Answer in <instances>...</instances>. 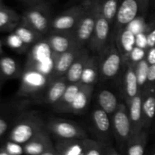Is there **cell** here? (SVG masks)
<instances>
[{
  "label": "cell",
  "mask_w": 155,
  "mask_h": 155,
  "mask_svg": "<svg viewBox=\"0 0 155 155\" xmlns=\"http://www.w3.org/2000/svg\"><path fill=\"white\" fill-rule=\"evenodd\" d=\"M146 60L149 64H155V46L148 48L146 54Z\"/></svg>",
  "instance_id": "cell-42"
},
{
  "label": "cell",
  "mask_w": 155,
  "mask_h": 155,
  "mask_svg": "<svg viewBox=\"0 0 155 155\" xmlns=\"http://www.w3.org/2000/svg\"><path fill=\"white\" fill-rule=\"evenodd\" d=\"M94 85L82 84L74 99L67 108L65 113L81 114L89 107L94 92Z\"/></svg>",
  "instance_id": "cell-17"
},
{
  "label": "cell",
  "mask_w": 155,
  "mask_h": 155,
  "mask_svg": "<svg viewBox=\"0 0 155 155\" xmlns=\"http://www.w3.org/2000/svg\"><path fill=\"white\" fill-rule=\"evenodd\" d=\"M3 53V49H2V43L1 40H0V54H2Z\"/></svg>",
  "instance_id": "cell-44"
},
{
  "label": "cell",
  "mask_w": 155,
  "mask_h": 155,
  "mask_svg": "<svg viewBox=\"0 0 155 155\" xmlns=\"http://www.w3.org/2000/svg\"><path fill=\"white\" fill-rule=\"evenodd\" d=\"M148 140V130H142L124 144L125 154L129 155L144 154Z\"/></svg>",
  "instance_id": "cell-25"
},
{
  "label": "cell",
  "mask_w": 155,
  "mask_h": 155,
  "mask_svg": "<svg viewBox=\"0 0 155 155\" xmlns=\"http://www.w3.org/2000/svg\"><path fill=\"white\" fill-rule=\"evenodd\" d=\"M45 129L58 139H85L88 135L84 129L74 121L52 117L45 122Z\"/></svg>",
  "instance_id": "cell-8"
},
{
  "label": "cell",
  "mask_w": 155,
  "mask_h": 155,
  "mask_svg": "<svg viewBox=\"0 0 155 155\" xmlns=\"http://www.w3.org/2000/svg\"><path fill=\"white\" fill-rule=\"evenodd\" d=\"M68 84L65 76L51 80L42 94V96H40V102L53 105L61 97Z\"/></svg>",
  "instance_id": "cell-18"
},
{
  "label": "cell",
  "mask_w": 155,
  "mask_h": 155,
  "mask_svg": "<svg viewBox=\"0 0 155 155\" xmlns=\"http://www.w3.org/2000/svg\"><path fill=\"white\" fill-rule=\"evenodd\" d=\"M56 54L46 39L39 41L28 51L24 68L33 69L49 76L51 79Z\"/></svg>",
  "instance_id": "cell-2"
},
{
  "label": "cell",
  "mask_w": 155,
  "mask_h": 155,
  "mask_svg": "<svg viewBox=\"0 0 155 155\" xmlns=\"http://www.w3.org/2000/svg\"><path fill=\"white\" fill-rule=\"evenodd\" d=\"M119 153L110 144L89 138L84 139L83 155H114Z\"/></svg>",
  "instance_id": "cell-28"
},
{
  "label": "cell",
  "mask_w": 155,
  "mask_h": 155,
  "mask_svg": "<svg viewBox=\"0 0 155 155\" xmlns=\"http://www.w3.org/2000/svg\"><path fill=\"white\" fill-rule=\"evenodd\" d=\"M114 41L125 64L128 61L130 52L136 46V34L125 27L115 33Z\"/></svg>",
  "instance_id": "cell-15"
},
{
  "label": "cell",
  "mask_w": 155,
  "mask_h": 155,
  "mask_svg": "<svg viewBox=\"0 0 155 155\" xmlns=\"http://www.w3.org/2000/svg\"><path fill=\"white\" fill-rule=\"evenodd\" d=\"M120 0H98V6L103 16L110 25L114 24L119 6Z\"/></svg>",
  "instance_id": "cell-32"
},
{
  "label": "cell",
  "mask_w": 155,
  "mask_h": 155,
  "mask_svg": "<svg viewBox=\"0 0 155 155\" xmlns=\"http://www.w3.org/2000/svg\"><path fill=\"white\" fill-rule=\"evenodd\" d=\"M54 147L57 155H83L84 139H58Z\"/></svg>",
  "instance_id": "cell-23"
},
{
  "label": "cell",
  "mask_w": 155,
  "mask_h": 155,
  "mask_svg": "<svg viewBox=\"0 0 155 155\" xmlns=\"http://www.w3.org/2000/svg\"><path fill=\"white\" fill-rule=\"evenodd\" d=\"M24 145V154L30 155H57L54 144L48 132L43 129Z\"/></svg>",
  "instance_id": "cell-12"
},
{
  "label": "cell",
  "mask_w": 155,
  "mask_h": 155,
  "mask_svg": "<svg viewBox=\"0 0 155 155\" xmlns=\"http://www.w3.org/2000/svg\"><path fill=\"white\" fill-rule=\"evenodd\" d=\"M5 105H0V139L8 133L11 127L15 122L17 117H12L8 115Z\"/></svg>",
  "instance_id": "cell-35"
},
{
  "label": "cell",
  "mask_w": 155,
  "mask_h": 155,
  "mask_svg": "<svg viewBox=\"0 0 155 155\" xmlns=\"http://www.w3.org/2000/svg\"><path fill=\"white\" fill-rule=\"evenodd\" d=\"M22 73L21 65L15 59L8 56L0 58V92L6 81L21 78Z\"/></svg>",
  "instance_id": "cell-21"
},
{
  "label": "cell",
  "mask_w": 155,
  "mask_h": 155,
  "mask_svg": "<svg viewBox=\"0 0 155 155\" xmlns=\"http://www.w3.org/2000/svg\"><path fill=\"white\" fill-rule=\"evenodd\" d=\"M151 154L155 155V146L154 147V148H153L152 151H151Z\"/></svg>",
  "instance_id": "cell-45"
},
{
  "label": "cell",
  "mask_w": 155,
  "mask_h": 155,
  "mask_svg": "<svg viewBox=\"0 0 155 155\" xmlns=\"http://www.w3.org/2000/svg\"><path fill=\"white\" fill-rule=\"evenodd\" d=\"M98 79H100L98 55L95 54H91L82 74L80 83L82 84L95 86Z\"/></svg>",
  "instance_id": "cell-27"
},
{
  "label": "cell",
  "mask_w": 155,
  "mask_h": 155,
  "mask_svg": "<svg viewBox=\"0 0 155 155\" xmlns=\"http://www.w3.org/2000/svg\"><path fill=\"white\" fill-rule=\"evenodd\" d=\"M81 86L82 83L80 82L69 83L61 97L59 98L57 102L54 103L52 105L54 111L58 112V113L65 114L67 108L74 99Z\"/></svg>",
  "instance_id": "cell-29"
},
{
  "label": "cell",
  "mask_w": 155,
  "mask_h": 155,
  "mask_svg": "<svg viewBox=\"0 0 155 155\" xmlns=\"http://www.w3.org/2000/svg\"><path fill=\"white\" fill-rule=\"evenodd\" d=\"M90 2L91 0H86L84 2L73 6L57 15L51 21V30L72 31L89 7Z\"/></svg>",
  "instance_id": "cell-10"
},
{
  "label": "cell",
  "mask_w": 155,
  "mask_h": 155,
  "mask_svg": "<svg viewBox=\"0 0 155 155\" xmlns=\"http://www.w3.org/2000/svg\"><path fill=\"white\" fill-rule=\"evenodd\" d=\"M21 1L24 2L26 3H29V4H36V3H39V2H42L43 0H21Z\"/></svg>",
  "instance_id": "cell-43"
},
{
  "label": "cell",
  "mask_w": 155,
  "mask_h": 155,
  "mask_svg": "<svg viewBox=\"0 0 155 155\" xmlns=\"http://www.w3.org/2000/svg\"><path fill=\"white\" fill-rule=\"evenodd\" d=\"M85 48L86 47L75 45L65 52L56 54L52 75H51V80L65 76L70 67Z\"/></svg>",
  "instance_id": "cell-13"
},
{
  "label": "cell",
  "mask_w": 155,
  "mask_h": 155,
  "mask_svg": "<svg viewBox=\"0 0 155 155\" xmlns=\"http://www.w3.org/2000/svg\"><path fill=\"white\" fill-rule=\"evenodd\" d=\"M149 0H120L114 21L115 33L146 11Z\"/></svg>",
  "instance_id": "cell-6"
},
{
  "label": "cell",
  "mask_w": 155,
  "mask_h": 155,
  "mask_svg": "<svg viewBox=\"0 0 155 155\" xmlns=\"http://www.w3.org/2000/svg\"><path fill=\"white\" fill-rule=\"evenodd\" d=\"M112 131L120 144L124 145L133 136V127L129 115L128 106L120 103L114 113L110 117Z\"/></svg>",
  "instance_id": "cell-9"
},
{
  "label": "cell",
  "mask_w": 155,
  "mask_h": 155,
  "mask_svg": "<svg viewBox=\"0 0 155 155\" xmlns=\"http://www.w3.org/2000/svg\"><path fill=\"white\" fill-rule=\"evenodd\" d=\"M154 24H148L146 29L136 35V45L140 48L148 49V34Z\"/></svg>",
  "instance_id": "cell-39"
},
{
  "label": "cell",
  "mask_w": 155,
  "mask_h": 155,
  "mask_svg": "<svg viewBox=\"0 0 155 155\" xmlns=\"http://www.w3.org/2000/svg\"><path fill=\"white\" fill-rule=\"evenodd\" d=\"M147 26H148V24L145 23V20L144 17L140 15V16L135 18L133 21H132L127 26V27L130 29L132 32H133L134 34L136 35L145 30L146 29Z\"/></svg>",
  "instance_id": "cell-37"
},
{
  "label": "cell",
  "mask_w": 155,
  "mask_h": 155,
  "mask_svg": "<svg viewBox=\"0 0 155 155\" xmlns=\"http://www.w3.org/2000/svg\"><path fill=\"white\" fill-rule=\"evenodd\" d=\"M90 54V51L86 47L80 53V55L76 58V60L71 64L69 70L65 74V77H66L68 83H74L80 82L82 74H83V71Z\"/></svg>",
  "instance_id": "cell-24"
},
{
  "label": "cell",
  "mask_w": 155,
  "mask_h": 155,
  "mask_svg": "<svg viewBox=\"0 0 155 155\" xmlns=\"http://www.w3.org/2000/svg\"><path fill=\"white\" fill-rule=\"evenodd\" d=\"M154 46H155V25L151 27L148 34V48Z\"/></svg>",
  "instance_id": "cell-41"
},
{
  "label": "cell",
  "mask_w": 155,
  "mask_h": 155,
  "mask_svg": "<svg viewBox=\"0 0 155 155\" xmlns=\"http://www.w3.org/2000/svg\"><path fill=\"white\" fill-rule=\"evenodd\" d=\"M24 154V145L11 140H6L0 145V155H21Z\"/></svg>",
  "instance_id": "cell-36"
},
{
  "label": "cell",
  "mask_w": 155,
  "mask_h": 155,
  "mask_svg": "<svg viewBox=\"0 0 155 155\" xmlns=\"http://www.w3.org/2000/svg\"><path fill=\"white\" fill-rule=\"evenodd\" d=\"M52 19L51 8L42 2L32 5L21 16V21L43 36L51 30Z\"/></svg>",
  "instance_id": "cell-5"
},
{
  "label": "cell",
  "mask_w": 155,
  "mask_h": 155,
  "mask_svg": "<svg viewBox=\"0 0 155 155\" xmlns=\"http://www.w3.org/2000/svg\"><path fill=\"white\" fill-rule=\"evenodd\" d=\"M13 32H15L22 39L23 42L29 46H31L32 45H34L39 41L42 40L43 37V35L35 30L22 21L17 26Z\"/></svg>",
  "instance_id": "cell-31"
},
{
  "label": "cell",
  "mask_w": 155,
  "mask_h": 155,
  "mask_svg": "<svg viewBox=\"0 0 155 155\" xmlns=\"http://www.w3.org/2000/svg\"><path fill=\"white\" fill-rule=\"evenodd\" d=\"M146 54L147 49L140 48V47L136 45L133 48V49L132 50L131 52H130L129 60L127 62H130V63L133 64H135L138 63L140 61L145 59L146 58Z\"/></svg>",
  "instance_id": "cell-38"
},
{
  "label": "cell",
  "mask_w": 155,
  "mask_h": 155,
  "mask_svg": "<svg viewBox=\"0 0 155 155\" xmlns=\"http://www.w3.org/2000/svg\"><path fill=\"white\" fill-rule=\"evenodd\" d=\"M98 55L100 79L109 80L116 78L124 64L115 41L108 42Z\"/></svg>",
  "instance_id": "cell-4"
},
{
  "label": "cell",
  "mask_w": 155,
  "mask_h": 155,
  "mask_svg": "<svg viewBox=\"0 0 155 155\" xmlns=\"http://www.w3.org/2000/svg\"><path fill=\"white\" fill-rule=\"evenodd\" d=\"M21 83L16 93L19 98L40 97L51 81L49 76L33 69L24 68Z\"/></svg>",
  "instance_id": "cell-3"
},
{
  "label": "cell",
  "mask_w": 155,
  "mask_h": 155,
  "mask_svg": "<svg viewBox=\"0 0 155 155\" xmlns=\"http://www.w3.org/2000/svg\"><path fill=\"white\" fill-rule=\"evenodd\" d=\"M46 41L55 54H61L75 45H78L71 31L51 30V33L47 37Z\"/></svg>",
  "instance_id": "cell-14"
},
{
  "label": "cell",
  "mask_w": 155,
  "mask_h": 155,
  "mask_svg": "<svg viewBox=\"0 0 155 155\" xmlns=\"http://www.w3.org/2000/svg\"><path fill=\"white\" fill-rule=\"evenodd\" d=\"M129 115L133 127V136L144 130L143 113H142V90L140 89L137 95L127 104Z\"/></svg>",
  "instance_id": "cell-19"
},
{
  "label": "cell",
  "mask_w": 155,
  "mask_h": 155,
  "mask_svg": "<svg viewBox=\"0 0 155 155\" xmlns=\"http://www.w3.org/2000/svg\"><path fill=\"white\" fill-rule=\"evenodd\" d=\"M124 65L126 66V70L123 79V95L127 104L137 95L140 89L135 72L134 64L127 62Z\"/></svg>",
  "instance_id": "cell-20"
},
{
  "label": "cell",
  "mask_w": 155,
  "mask_h": 155,
  "mask_svg": "<svg viewBox=\"0 0 155 155\" xmlns=\"http://www.w3.org/2000/svg\"><path fill=\"white\" fill-rule=\"evenodd\" d=\"M98 107L104 110L110 117L118 107V102L116 95L108 89H101L97 95Z\"/></svg>",
  "instance_id": "cell-30"
},
{
  "label": "cell",
  "mask_w": 155,
  "mask_h": 155,
  "mask_svg": "<svg viewBox=\"0 0 155 155\" xmlns=\"http://www.w3.org/2000/svg\"><path fill=\"white\" fill-rule=\"evenodd\" d=\"M92 124L93 130L98 136L102 138L109 137L112 130L110 116L100 107L94 109L92 114Z\"/></svg>",
  "instance_id": "cell-22"
},
{
  "label": "cell",
  "mask_w": 155,
  "mask_h": 155,
  "mask_svg": "<svg viewBox=\"0 0 155 155\" xmlns=\"http://www.w3.org/2000/svg\"><path fill=\"white\" fill-rule=\"evenodd\" d=\"M2 4V0H0V5H1Z\"/></svg>",
  "instance_id": "cell-46"
},
{
  "label": "cell",
  "mask_w": 155,
  "mask_h": 155,
  "mask_svg": "<svg viewBox=\"0 0 155 155\" xmlns=\"http://www.w3.org/2000/svg\"><path fill=\"white\" fill-rule=\"evenodd\" d=\"M21 21V16L14 9L3 3L0 5V32H12Z\"/></svg>",
  "instance_id": "cell-26"
},
{
  "label": "cell",
  "mask_w": 155,
  "mask_h": 155,
  "mask_svg": "<svg viewBox=\"0 0 155 155\" xmlns=\"http://www.w3.org/2000/svg\"><path fill=\"white\" fill-rule=\"evenodd\" d=\"M142 113L144 129L148 130L155 117V83L142 89Z\"/></svg>",
  "instance_id": "cell-16"
},
{
  "label": "cell",
  "mask_w": 155,
  "mask_h": 155,
  "mask_svg": "<svg viewBox=\"0 0 155 155\" xmlns=\"http://www.w3.org/2000/svg\"><path fill=\"white\" fill-rule=\"evenodd\" d=\"M149 64L146 58L135 64V72L137 77L139 89H143L147 85L148 81V73L149 69Z\"/></svg>",
  "instance_id": "cell-33"
},
{
  "label": "cell",
  "mask_w": 155,
  "mask_h": 155,
  "mask_svg": "<svg viewBox=\"0 0 155 155\" xmlns=\"http://www.w3.org/2000/svg\"><path fill=\"white\" fill-rule=\"evenodd\" d=\"M97 2V16L95 21V28L92 33V37L88 43V49L92 54H98L104 49V47L108 44L110 37V24L101 14Z\"/></svg>",
  "instance_id": "cell-11"
},
{
  "label": "cell",
  "mask_w": 155,
  "mask_h": 155,
  "mask_svg": "<svg viewBox=\"0 0 155 155\" xmlns=\"http://www.w3.org/2000/svg\"><path fill=\"white\" fill-rule=\"evenodd\" d=\"M5 42L8 47L12 48L14 51H17L18 53H24L25 51H27L30 49V47L24 43L22 39L13 31L8 36H6Z\"/></svg>",
  "instance_id": "cell-34"
},
{
  "label": "cell",
  "mask_w": 155,
  "mask_h": 155,
  "mask_svg": "<svg viewBox=\"0 0 155 155\" xmlns=\"http://www.w3.org/2000/svg\"><path fill=\"white\" fill-rule=\"evenodd\" d=\"M155 83V64L149 65L148 73V81L147 85H151Z\"/></svg>",
  "instance_id": "cell-40"
},
{
  "label": "cell",
  "mask_w": 155,
  "mask_h": 155,
  "mask_svg": "<svg viewBox=\"0 0 155 155\" xmlns=\"http://www.w3.org/2000/svg\"><path fill=\"white\" fill-rule=\"evenodd\" d=\"M96 16V0H91L89 7L87 8L74 30L71 31L76 42L79 46H87L95 28Z\"/></svg>",
  "instance_id": "cell-7"
},
{
  "label": "cell",
  "mask_w": 155,
  "mask_h": 155,
  "mask_svg": "<svg viewBox=\"0 0 155 155\" xmlns=\"http://www.w3.org/2000/svg\"><path fill=\"white\" fill-rule=\"evenodd\" d=\"M45 128V122L37 114H19L8 133L7 139L24 145Z\"/></svg>",
  "instance_id": "cell-1"
}]
</instances>
